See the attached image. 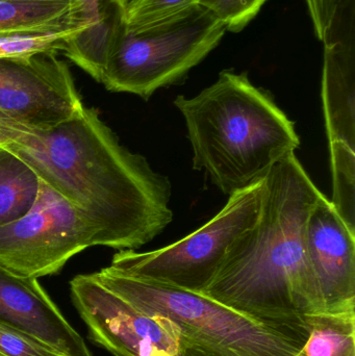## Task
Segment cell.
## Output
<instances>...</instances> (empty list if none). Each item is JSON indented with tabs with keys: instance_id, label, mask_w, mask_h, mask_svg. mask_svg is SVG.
Here are the masks:
<instances>
[{
	"instance_id": "ac0fdd59",
	"label": "cell",
	"mask_w": 355,
	"mask_h": 356,
	"mask_svg": "<svg viewBox=\"0 0 355 356\" xmlns=\"http://www.w3.org/2000/svg\"><path fill=\"white\" fill-rule=\"evenodd\" d=\"M333 200L338 215L355 234V150L342 142H331Z\"/></svg>"
},
{
	"instance_id": "6da1fadb",
	"label": "cell",
	"mask_w": 355,
	"mask_h": 356,
	"mask_svg": "<svg viewBox=\"0 0 355 356\" xmlns=\"http://www.w3.org/2000/svg\"><path fill=\"white\" fill-rule=\"evenodd\" d=\"M97 230V246L135 250L172 222V184L119 141L94 108L46 129L21 125L6 145Z\"/></svg>"
},
{
	"instance_id": "e0dca14e",
	"label": "cell",
	"mask_w": 355,
	"mask_h": 356,
	"mask_svg": "<svg viewBox=\"0 0 355 356\" xmlns=\"http://www.w3.org/2000/svg\"><path fill=\"white\" fill-rule=\"evenodd\" d=\"M75 20L72 0H0V33Z\"/></svg>"
},
{
	"instance_id": "d6986e66",
	"label": "cell",
	"mask_w": 355,
	"mask_h": 356,
	"mask_svg": "<svg viewBox=\"0 0 355 356\" xmlns=\"http://www.w3.org/2000/svg\"><path fill=\"white\" fill-rule=\"evenodd\" d=\"M199 0H127L124 8V24L131 31L144 29L171 18Z\"/></svg>"
},
{
	"instance_id": "7c38bea8",
	"label": "cell",
	"mask_w": 355,
	"mask_h": 356,
	"mask_svg": "<svg viewBox=\"0 0 355 356\" xmlns=\"http://www.w3.org/2000/svg\"><path fill=\"white\" fill-rule=\"evenodd\" d=\"M0 322L39 339L65 356H92L37 278L0 266Z\"/></svg>"
},
{
	"instance_id": "3957f363",
	"label": "cell",
	"mask_w": 355,
	"mask_h": 356,
	"mask_svg": "<svg viewBox=\"0 0 355 356\" xmlns=\"http://www.w3.org/2000/svg\"><path fill=\"white\" fill-rule=\"evenodd\" d=\"M174 106L185 119L193 168L227 196L265 179L300 146L295 123L246 73L222 71L198 95L177 96Z\"/></svg>"
},
{
	"instance_id": "9a60e30c",
	"label": "cell",
	"mask_w": 355,
	"mask_h": 356,
	"mask_svg": "<svg viewBox=\"0 0 355 356\" xmlns=\"http://www.w3.org/2000/svg\"><path fill=\"white\" fill-rule=\"evenodd\" d=\"M308 336L295 356H355V309L308 316Z\"/></svg>"
},
{
	"instance_id": "277c9868",
	"label": "cell",
	"mask_w": 355,
	"mask_h": 356,
	"mask_svg": "<svg viewBox=\"0 0 355 356\" xmlns=\"http://www.w3.org/2000/svg\"><path fill=\"white\" fill-rule=\"evenodd\" d=\"M108 290L175 328L183 356H295L285 334L191 291L123 275L108 267L93 274Z\"/></svg>"
},
{
	"instance_id": "8992f818",
	"label": "cell",
	"mask_w": 355,
	"mask_h": 356,
	"mask_svg": "<svg viewBox=\"0 0 355 356\" xmlns=\"http://www.w3.org/2000/svg\"><path fill=\"white\" fill-rule=\"evenodd\" d=\"M265 190L263 179L233 193L213 219L189 236L148 252L120 250L113 257L110 267L129 277L201 292L236 243L256 225Z\"/></svg>"
},
{
	"instance_id": "4fadbf2b",
	"label": "cell",
	"mask_w": 355,
	"mask_h": 356,
	"mask_svg": "<svg viewBox=\"0 0 355 356\" xmlns=\"http://www.w3.org/2000/svg\"><path fill=\"white\" fill-rule=\"evenodd\" d=\"M73 18L85 29L67 42L62 54L100 83L117 31L124 23L121 0H72Z\"/></svg>"
},
{
	"instance_id": "603a6c76",
	"label": "cell",
	"mask_w": 355,
	"mask_h": 356,
	"mask_svg": "<svg viewBox=\"0 0 355 356\" xmlns=\"http://www.w3.org/2000/svg\"><path fill=\"white\" fill-rule=\"evenodd\" d=\"M21 125L22 123L14 120L0 111V146L10 144Z\"/></svg>"
},
{
	"instance_id": "ba28073f",
	"label": "cell",
	"mask_w": 355,
	"mask_h": 356,
	"mask_svg": "<svg viewBox=\"0 0 355 356\" xmlns=\"http://www.w3.org/2000/svg\"><path fill=\"white\" fill-rule=\"evenodd\" d=\"M71 297L93 342L115 356H183L175 328L102 286L93 274L70 282Z\"/></svg>"
},
{
	"instance_id": "5bb4252c",
	"label": "cell",
	"mask_w": 355,
	"mask_h": 356,
	"mask_svg": "<svg viewBox=\"0 0 355 356\" xmlns=\"http://www.w3.org/2000/svg\"><path fill=\"white\" fill-rule=\"evenodd\" d=\"M42 181L22 158L0 146V227L26 215L39 197Z\"/></svg>"
},
{
	"instance_id": "9c48e42d",
	"label": "cell",
	"mask_w": 355,
	"mask_h": 356,
	"mask_svg": "<svg viewBox=\"0 0 355 356\" xmlns=\"http://www.w3.org/2000/svg\"><path fill=\"white\" fill-rule=\"evenodd\" d=\"M83 106L70 69L56 52L0 58V111L14 120L46 129Z\"/></svg>"
},
{
	"instance_id": "cb8c5ba5",
	"label": "cell",
	"mask_w": 355,
	"mask_h": 356,
	"mask_svg": "<svg viewBox=\"0 0 355 356\" xmlns=\"http://www.w3.org/2000/svg\"><path fill=\"white\" fill-rule=\"evenodd\" d=\"M121 1H122V3L124 4L125 8V4H126L127 0H121Z\"/></svg>"
},
{
	"instance_id": "7402d4cb",
	"label": "cell",
	"mask_w": 355,
	"mask_h": 356,
	"mask_svg": "<svg viewBox=\"0 0 355 356\" xmlns=\"http://www.w3.org/2000/svg\"><path fill=\"white\" fill-rule=\"evenodd\" d=\"M317 37L322 41L343 0H306Z\"/></svg>"
},
{
	"instance_id": "8fae6325",
	"label": "cell",
	"mask_w": 355,
	"mask_h": 356,
	"mask_svg": "<svg viewBox=\"0 0 355 356\" xmlns=\"http://www.w3.org/2000/svg\"><path fill=\"white\" fill-rule=\"evenodd\" d=\"M354 0H343L324 39L322 104L327 139L355 150Z\"/></svg>"
},
{
	"instance_id": "ffe728a7",
	"label": "cell",
	"mask_w": 355,
	"mask_h": 356,
	"mask_svg": "<svg viewBox=\"0 0 355 356\" xmlns=\"http://www.w3.org/2000/svg\"><path fill=\"white\" fill-rule=\"evenodd\" d=\"M267 0H199L198 4L210 10L226 31L240 33L260 13Z\"/></svg>"
},
{
	"instance_id": "30bf717a",
	"label": "cell",
	"mask_w": 355,
	"mask_h": 356,
	"mask_svg": "<svg viewBox=\"0 0 355 356\" xmlns=\"http://www.w3.org/2000/svg\"><path fill=\"white\" fill-rule=\"evenodd\" d=\"M306 247L325 312L355 309V234L324 194L308 216Z\"/></svg>"
},
{
	"instance_id": "52a82bcc",
	"label": "cell",
	"mask_w": 355,
	"mask_h": 356,
	"mask_svg": "<svg viewBox=\"0 0 355 356\" xmlns=\"http://www.w3.org/2000/svg\"><path fill=\"white\" fill-rule=\"evenodd\" d=\"M92 246H97L96 228L42 181L31 211L0 227V266L38 280L58 273L71 257Z\"/></svg>"
},
{
	"instance_id": "44dd1931",
	"label": "cell",
	"mask_w": 355,
	"mask_h": 356,
	"mask_svg": "<svg viewBox=\"0 0 355 356\" xmlns=\"http://www.w3.org/2000/svg\"><path fill=\"white\" fill-rule=\"evenodd\" d=\"M0 355L65 356L39 339L0 322Z\"/></svg>"
},
{
	"instance_id": "d4e9b609",
	"label": "cell",
	"mask_w": 355,
	"mask_h": 356,
	"mask_svg": "<svg viewBox=\"0 0 355 356\" xmlns=\"http://www.w3.org/2000/svg\"><path fill=\"white\" fill-rule=\"evenodd\" d=\"M0 356H1V355H0Z\"/></svg>"
},
{
	"instance_id": "2e32d148",
	"label": "cell",
	"mask_w": 355,
	"mask_h": 356,
	"mask_svg": "<svg viewBox=\"0 0 355 356\" xmlns=\"http://www.w3.org/2000/svg\"><path fill=\"white\" fill-rule=\"evenodd\" d=\"M85 29L76 20L38 29L0 33V58H16L41 52H63L67 42Z\"/></svg>"
},
{
	"instance_id": "7a4b0ae2",
	"label": "cell",
	"mask_w": 355,
	"mask_h": 356,
	"mask_svg": "<svg viewBox=\"0 0 355 356\" xmlns=\"http://www.w3.org/2000/svg\"><path fill=\"white\" fill-rule=\"evenodd\" d=\"M256 225L231 249L212 282L198 294L285 334L302 347L308 316L325 312L308 257L306 223L322 196L295 154L265 178Z\"/></svg>"
},
{
	"instance_id": "5b68a950",
	"label": "cell",
	"mask_w": 355,
	"mask_h": 356,
	"mask_svg": "<svg viewBox=\"0 0 355 356\" xmlns=\"http://www.w3.org/2000/svg\"><path fill=\"white\" fill-rule=\"evenodd\" d=\"M225 31L224 24L199 4L137 31L123 23L100 83L108 91L148 100L158 90L181 83L219 45Z\"/></svg>"
}]
</instances>
